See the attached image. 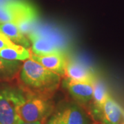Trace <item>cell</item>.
I'll use <instances>...</instances> for the list:
<instances>
[{"label": "cell", "mask_w": 124, "mask_h": 124, "mask_svg": "<svg viewBox=\"0 0 124 124\" xmlns=\"http://www.w3.org/2000/svg\"><path fill=\"white\" fill-rule=\"evenodd\" d=\"M94 124H102V123H99V122H98V121H95Z\"/></svg>", "instance_id": "obj_20"}, {"label": "cell", "mask_w": 124, "mask_h": 124, "mask_svg": "<svg viewBox=\"0 0 124 124\" xmlns=\"http://www.w3.org/2000/svg\"><path fill=\"white\" fill-rule=\"evenodd\" d=\"M22 90H0V124H15L19 120L17 107L23 97Z\"/></svg>", "instance_id": "obj_3"}, {"label": "cell", "mask_w": 124, "mask_h": 124, "mask_svg": "<svg viewBox=\"0 0 124 124\" xmlns=\"http://www.w3.org/2000/svg\"><path fill=\"white\" fill-rule=\"evenodd\" d=\"M28 39L32 43V53L36 54H50L63 53L60 49L43 37L30 36Z\"/></svg>", "instance_id": "obj_10"}, {"label": "cell", "mask_w": 124, "mask_h": 124, "mask_svg": "<svg viewBox=\"0 0 124 124\" xmlns=\"http://www.w3.org/2000/svg\"><path fill=\"white\" fill-rule=\"evenodd\" d=\"M0 57L8 60L25 61L31 57V50L22 46L0 49Z\"/></svg>", "instance_id": "obj_14"}, {"label": "cell", "mask_w": 124, "mask_h": 124, "mask_svg": "<svg viewBox=\"0 0 124 124\" xmlns=\"http://www.w3.org/2000/svg\"><path fill=\"white\" fill-rule=\"evenodd\" d=\"M8 4L0 6V24L4 23L13 22L12 14Z\"/></svg>", "instance_id": "obj_15"}, {"label": "cell", "mask_w": 124, "mask_h": 124, "mask_svg": "<svg viewBox=\"0 0 124 124\" xmlns=\"http://www.w3.org/2000/svg\"><path fill=\"white\" fill-rule=\"evenodd\" d=\"M63 77L67 81L89 83H93L95 79L93 71L89 67L75 59H67Z\"/></svg>", "instance_id": "obj_5"}, {"label": "cell", "mask_w": 124, "mask_h": 124, "mask_svg": "<svg viewBox=\"0 0 124 124\" xmlns=\"http://www.w3.org/2000/svg\"><path fill=\"white\" fill-rule=\"evenodd\" d=\"M65 84L71 96L81 105L92 101L93 94V83L74 82L66 80Z\"/></svg>", "instance_id": "obj_8"}, {"label": "cell", "mask_w": 124, "mask_h": 124, "mask_svg": "<svg viewBox=\"0 0 124 124\" xmlns=\"http://www.w3.org/2000/svg\"><path fill=\"white\" fill-rule=\"evenodd\" d=\"M20 68L18 61L8 60L0 57V81H8L15 79Z\"/></svg>", "instance_id": "obj_13"}, {"label": "cell", "mask_w": 124, "mask_h": 124, "mask_svg": "<svg viewBox=\"0 0 124 124\" xmlns=\"http://www.w3.org/2000/svg\"><path fill=\"white\" fill-rule=\"evenodd\" d=\"M13 0H0V6L8 4V3H10Z\"/></svg>", "instance_id": "obj_19"}, {"label": "cell", "mask_w": 124, "mask_h": 124, "mask_svg": "<svg viewBox=\"0 0 124 124\" xmlns=\"http://www.w3.org/2000/svg\"><path fill=\"white\" fill-rule=\"evenodd\" d=\"M0 32L7 36L15 44L28 48L30 46L29 40L21 31L18 27L13 22L4 23L0 24Z\"/></svg>", "instance_id": "obj_11"}, {"label": "cell", "mask_w": 124, "mask_h": 124, "mask_svg": "<svg viewBox=\"0 0 124 124\" xmlns=\"http://www.w3.org/2000/svg\"><path fill=\"white\" fill-rule=\"evenodd\" d=\"M30 58L38 62L46 68L53 71L63 77L67 61V59L65 57V54H36L32 53L31 50Z\"/></svg>", "instance_id": "obj_7"}, {"label": "cell", "mask_w": 124, "mask_h": 124, "mask_svg": "<svg viewBox=\"0 0 124 124\" xmlns=\"http://www.w3.org/2000/svg\"><path fill=\"white\" fill-rule=\"evenodd\" d=\"M47 119H42L37 121H33V122H25L21 120H18L17 122L15 124H46Z\"/></svg>", "instance_id": "obj_18"}, {"label": "cell", "mask_w": 124, "mask_h": 124, "mask_svg": "<svg viewBox=\"0 0 124 124\" xmlns=\"http://www.w3.org/2000/svg\"><path fill=\"white\" fill-rule=\"evenodd\" d=\"M93 105L94 112H101L102 106L109 97L106 85L101 80L94 79L93 81Z\"/></svg>", "instance_id": "obj_12"}, {"label": "cell", "mask_w": 124, "mask_h": 124, "mask_svg": "<svg viewBox=\"0 0 124 124\" xmlns=\"http://www.w3.org/2000/svg\"><path fill=\"white\" fill-rule=\"evenodd\" d=\"M23 93L22 100L17 107L19 119L25 122L47 119L54 109L52 97L24 91Z\"/></svg>", "instance_id": "obj_2"}, {"label": "cell", "mask_w": 124, "mask_h": 124, "mask_svg": "<svg viewBox=\"0 0 124 124\" xmlns=\"http://www.w3.org/2000/svg\"><path fill=\"white\" fill-rule=\"evenodd\" d=\"M46 124H64L61 119L60 116L59 115V113H56L53 115L50 119L46 121Z\"/></svg>", "instance_id": "obj_17"}, {"label": "cell", "mask_w": 124, "mask_h": 124, "mask_svg": "<svg viewBox=\"0 0 124 124\" xmlns=\"http://www.w3.org/2000/svg\"><path fill=\"white\" fill-rule=\"evenodd\" d=\"M64 124H94L93 115L77 105H70L58 112Z\"/></svg>", "instance_id": "obj_6"}, {"label": "cell", "mask_w": 124, "mask_h": 124, "mask_svg": "<svg viewBox=\"0 0 124 124\" xmlns=\"http://www.w3.org/2000/svg\"><path fill=\"white\" fill-rule=\"evenodd\" d=\"M61 77L29 58L20 68L19 85L24 92L52 97L59 87Z\"/></svg>", "instance_id": "obj_1"}, {"label": "cell", "mask_w": 124, "mask_h": 124, "mask_svg": "<svg viewBox=\"0 0 124 124\" xmlns=\"http://www.w3.org/2000/svg\"><path fill=\"white\" fill-rule=\"evenodd\" d=\"M30 36L44 38L57 46L63 53H66L70 47V40L68 35L62 29L52 25L37 23L28 38Z\"/></svg>", "instance_id": "obj_4"}, {"label": "cell", "mask_w": 124, "mask_h": 124, "mask_svg": "<svg viewBox=\"0 0 124 124\" xmlns=\"http://www.w3.org/2000/svg\"><path fill=\"white\" fill-rule=\"evenodd\" d=\"M19 45L15 44L7 36L0 32V49L6 48H17Z\"/></svg>", "instance_id": "obj_16"}, {"label": "cell", "mask_w": 124, "mask_h": 124, "mask_svg": "<svg viewBox=\"0 0 124 124\" xmlns=\"http://www.w3.org/2000/svg\"></svg>", "instance_id": "obj_21"}, {"label": "cell", "mask_w": 124, "mask_h": 124, "mask_svg": "<svg viewBox=\"0 0 124 124\" xmlns=\"http://www.w3.org/2000/svg\"><path fill=\"white\" fill-rule=\"evenodd\" d=\"M102 124H120L123 117V112L117 103L109 96L102 106Z\"/></svg>", "instance_id": "obj_9"}]
</instances>
